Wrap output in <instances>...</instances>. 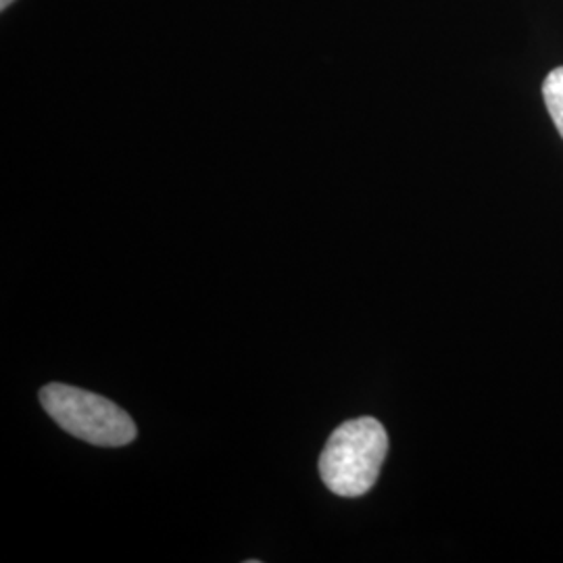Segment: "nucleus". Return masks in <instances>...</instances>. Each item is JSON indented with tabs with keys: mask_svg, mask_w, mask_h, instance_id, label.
<instances>
[{
	"mask_svg": "<svg viewBox=\"0 0 563 563\" xmlns=\"http://www.w3.org/2000/svg\"><path fill=\"white\" fill-rule=\"evenodd\" d=\"M388 453V437L383 423L360 418L339 426L320 457V476L325 488L339 497H362L380 476Z\"/></svg>",
	"mask_w": 563,
	"mask_h": 563,
	"instance_id": "1",
	"label": "nucleus"
},
{
	"mask_svg": "<svg viewBox=\"0 0 563 563\" xmlns=\"http://www.w3.org/2000/svg\"><path fill=\"white\" fill-rule=\"evenodd\" d=\"M15 0H0V9H7L9 4H13Z\"/></svg>",
	"mask_w": 563,
	"mask_h": 563,
	"instance_id": "4",
	"label": "nucleus"
},
{
	"mask_svg": "<svg viewBox=\"0 0 563 563\" xmlns=\"http://www.w3.org/2000/svg\"><path fill=\"white\" fill-rule=\"evenodd\" d=\"M44 411L65 432L97 446H123L136 439V423L109 399L67 384H46L41 390Z\"/></svg>",
	"mask_w": 563,
	"mask_h": 563,
	"instance_id": "2",
	"label": "nucleus"
},
{
	"mask_svg": "<svg viewBox=\"0 0 563 563\" xmlns=\"http://www.w3.org/2000/svg\"><path fill=\"white\" fill-rule=\"evenodd\" d=\"M544 104L563 139V67H555L543 84Z\"/></svg>",
	"mask_w": 563,
	"mask_h": 563,
	"instance_id": "3",
	"label": "nucleus"
}]
</instances>
